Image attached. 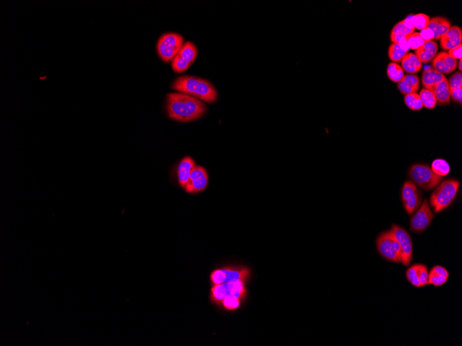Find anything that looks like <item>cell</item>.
Returning a JSON list of instances; mask_svg holds the SVG:
<instances>
[{
  "mask_svg": "<svg viewBox=\"0 0 462 346\" xmlns=\"http://www.w3.org/2000/svg\"><path fill=\"white\" fill-rule=\"evenodd\" d=\"M166 109L168 117L179 122H190L202 118L206 106L202 101L182 93L167 95Z\"/></svg>",
  "mask_w": 462,
  "mask_h": 346,
  "instance_id": "1",
  "label": "cell"
},
{
  "mask_svg": "<svg viewBox=\"0 0 462 346\" xmlns=\"http://www.w3.org/2000/svg\"><path fill=\"white\" fill-rule=\"evenodd\" d=\"M172 88L206 103H214L218 101V93L214 86L206 80L196 76H180L173 82Z\"/></svg>",
  "mask_w": 462,
  "mask_h": 346,
  "instance_id": "2",
  "label": "cell"
},
{
  "mask_svg": "<svg viewBox=\"0 0 462 346\" xmlns=\"http://www.w3.org/2000/svg\"><path fill=\"white\" fill-rule=\"evenodd\" d=\"M459 182L455 179H449L435 187L430 198V203L435 213H439L447 209L457 196Z\"/></svg>",
  "mask_w": 462,
  "mask_h": 346,
  "instance_id": "3",
  "label": "cell"
},
{
  "mask_svg": "<svg viewBox=\"0 0 462 346\" xmlns=\"http://www.w3.org/2000/svg\"><path fill=\"white\" fill-rule=\"evenodd\" d=\"M184 46V37L180 34L167 33L158 38L156 43V52L158 57L164 63H168L174 57Z\"/></svg>",
  "mask_w": 462,
  "mask_h": 346,
  "instance_id": "4",
  "label": "cell"
},
{
  "mask_svg": "<svg viewBox=\"0 0 462 346\" xmlns=\"http://www.w3.org/2000/svg\"><path fill=\"white\" fill-rule=\"evenodd\" d=\"M377 247L379 255L387 261L401 263V248L393 230L381 233L377 239Z\"/></svg>",
  "mask_w": 462,
  "mask_h": 346,
  "instance_id": "5",
  "label": "cell"
},
{
  "mask_svg": "<svg viewBox=\"0 0 462 346\" xmlns=\"http://www.w3.org/2000/svg\"><path fill=\"white\" fill-rule=\"evenodd\" d=\"M409 177L412 181L425 191L435 189L443 179V177L436 175L429 166L423 164L412 166L409 170Z\"/></svg>",
  "mask_w": 462,
  "mask_h": 346,
  "instance_id": "6",
  "label": "cell"
},
{
  "mask_svg": "<svg viewBox=\"0 0 462 346\" xmlns=\"http://www.w3.org/2000/svg\"><path fill=\"white\" fill-rule=\"evenodd\" d=\"M251 277L248 267L244 266H230L215 270L210 276L212 285L233 283L243 281L248 283Z\"/></svg>",
  "mask_w": 462,
  "mask_h": 346,
  "instance_id": "7",
  "label": "cell"
},
{
  "mask_svg": "<svg viewBox=\"0 0 462 346\" xmlns=\"http://www.w3.org/2000/svg\"><path fill=\"white\" fill-rule=\"evenodd\" d=\"M246 283L247 282L240 281L212 285L210 299L218 305L228 296H236L244 301L247 295Z\"/></svg>",
  "mask_w": 462,
  "mask_h": 346,
  "instance_id": "8",
  "label": "cell"
},
{
  "mask_svg": "<svg viewBox=\"0 0 462 346\" xmlns=\"http://www.w3.org/2000/svg\"><path fill=\"white\" fill-rule=\"evenodd\" d=\"M401 200L406 213L413 215L422 203V196L413 181H407L401 190Z\"/></svg>",
  "mask_w": 462,
  "mask_h": 346,
  "instance_id": "9",
  "label": "cell"
},
{
  "mask_svg": "<svg viewBox=\"0 0 462 346\" xmlns=\"http://www.w3.org/2000/svg\"><path fill=\"white\" fill-rule=\"evenodd\" d=\"M198 56V50L191 42L185 43L177 55L172 61V68L175 73L186 71L192 65Z\"/></svg>",
  "mask_w": 462,
  "mask_h": 346,
  "instance_id": "10",
  "label": "cell"
},
{
  "mask_svg": "<svg viewBox=\"0 0 462 346\" xmlns=\"http://www.w3.org/2000/svg\"><path fill=\"white\" fill-rule=\"evenodd\" d=\"M392 230L396 239L399 242L401 248V263L405 267L411 265L413 260V241L408 233L404 228L399 225L393 224Z\"/></svg>",
  "mask_w": 462,
  "mask_h": 346,
  "instance_id": "11",
  "label": "cell"
},
{
  "mask_svg": "<svg viewBox=\"0 0 462 346\" xmlns=\"http://www.w3.org/2000/svg\"><path fill=\"white\" fill-rule=\"evenodd\" d=\"M433 219L434 215L430 207L429 201L425 199L411 217V231L416 233H423L431 225Z\"/></svg>",
  "mask_w": 462,
  "mask_h": 346,
  "instance_id": "12",
  "label": "cell"
},
{
  "mask_svg": "<svg viewBox=\"0 0 462 346\" xmlns=\"http://www.w3.org/2000/svg\"><path fill=\"white\" fill-rule=\"evenodd\" d=\"M208 185V173L204 167L196 166L189 177L184 189L190 194H197L204 191Z\"/></svg>",
  "mask_w": 462,
  "mask_h": 346,
  "instance_id": "13",
  "label": "cell"
},
{
  "mask_svg": "<svg viewBox=\"0 0 462 346\" xmlns=\"http://www.w3.org/2000/svg\"><path fill=\"white\" fill-rule=\"evenodd\" d=\"M457 60L453 59L447 52H441L433 61L434 69L442 74L451 73L457 67Z\"/></svg>",
  "mask_w": 462,
  "mask_h": 346,
  "instance_id": "14",
  "label": "cell"
},
{
  "mask_svg": "<svg viewBox=\"0 0 462 346\" xmlns=\"http://www.w3.org/2000/svg\"><path fill=\"white\" fill-rule=\"evenodd\" d=\"M443 49L451 50L462 43V31L459 27H451L445 36L441 38Z\"/></svg>",
  "mask_w": 462,
  "mask_h": 346,
  "instance_id": "15",
  "label": "cell"
},
{
  "mask_svg": "<svg viewBox=\"0 0 462 346\" xmlns=\"http://www.w3.org/2000/svg\"><path fill=\"white\" fill-rule=\"evenodd\" d=\"M419 79L415 74H407L397 84L398 89L403 95L416 93L419 89Z\"/></svg>",
  "mask_w": 462,
  "mask_h": 346,
  "instance_id": "16",
  "label": "cell"
},
{
  "mask_svg": "<svg viewBox=\"0 0 462 346\" xmlns=\"http://www.w3.org/2000/svg\"><path fill=\"white\" fill-rule=\"evenodd\" d=\"M428 27L433 31L434 39L441 40L451 27V23L445 17H437L430 19Z\"/></svg>",
  "mask_w": 462,
  "mask_h": 346,
  "instance_id": "17",
  "label": "cell"
},
{
  "mask_svg": "<svg viewBox=\"0 0 462 346\" xmlns=\"http://www.w3.org/2000/svg\"><path fill=\"white\" fill-rule=\"evenodd\" d=\"M196 167L193 160L190 157H185L179 164L177 169L178 181L182 187H185L188 183L190 174Z\"/></svg>",
  "mask_w": 462,
  "mask_h": 346,
  "instance_id": "18",
  "label": "cell"
},
{
  "mask_svg": "<svg viewBox=\"0 0 462 346\" xmlns=\"http://www.w3.org/2000/svg\"><path fill=\"white\" fill-rule=\"evenodd\" d=\"M438 51L437 44L434 41L425 42L424 45L416 50L415 55L422 63H429L433 61Z\"/></svg>",
  "mask_w": 462,
  "mask_h": 346,
  "instance_id": "19",
  "label": "cell"
},
{
  "mask_svg": "<svg viewBox=\"0 0 462 346\" xmlns=\"http://www.w3.org/2000/svg\"><path fill=\"white\" fill-rule=\"evenodd\" d=\"M443 74L439 73L435 69H428L423 71L422 75V85L424 89L433 91L434 88L441 83L445 79Z\"/></svg>",
  "mask_w": 462,
  "mask_h": 346,
  "instance_id": "20",
  "label": "cell"
},
{
  "mask_svg": "<svg viewBox=\"0 0 462 346\" xmlns=\"http://www.w3.org/2000/svg\"><path fill=\"white\" fill-rule=\"evenodd\" d=\"M435 94L437 103L440 105H446L450 103L451 100V90H450L449 81L445 78L441 83L438 84L433 91Z\"/></svg>",
  "mask_w": 462,
  "mask_h": 346,
  "instance_id": "21",
  "label": "cell"
},
{
  "mask_svg": "<svg viewBox=\"0 0 462 346\" xmlns=\"http://www.w3.org/2000/svg\"><path fill=\"white\" fill-rule=\"evenodd\" d=\"M422 64L417 56L412 53H407L401 61L402 69L403 71H406L407 74L418 73L422 67Z\"/></svg>",
  "mask_w": 462,
  "mask_h": 346,
  "instance_id": "22",
  "label": "cell"
},
{
  "mask_svg": "<svg viewBox=\"0 0 462 346\" xmlns=\"http://www.w3.org/2000/svg\"><path fill=\"white\" fill-rule=\"evenodd\" d=\"M387 74L389 79L394 83H399L404 77V71L397 63H389L387 68Z\"/></svg>",
  "mask_w": 462,
  "mask_h": 346,
  "instance_id": "23",
  "label": "cell"
},
{
  "mask_svg": "<svg viewBox=\"0 0 462 346\" xmlns=\"http://www.w3.org/2000/svg\"><path fill=\"white\" fill-rule=\"evenodd\" d=\"M419 96L423 107L427 109H433L437 105V99L435 94L431 90L423 89L420 91Z\"/></svg>",
  "mask_w": 462,
  "mask_h": 346,
  "instance_id": "24",
  "label": "cell"
},
{
  "mask_svg": "<svg viewBox=\"0 0 462 346\" xmlns=\"http://www.w3.org/2000/svg\"><path fill=\"white\" fill-rule=\"evenodd\" d=\"M431 169L436 175L443 177L449 175L450 166L449 163L443 159H436L432 163Z\"/></svg>",
  "mask_w": 462,
  "mask_h": 346,
  "instance_id": "25",
  "label": "cell"
},
{
  "mask_svg": "<svg viewBox=\"0 0 462 346\" xmlns=\"http://www.w3.org/2000/svg\"><path fill=\"white\" fill-rule=\"evenodd\" d=\"M243 300L236 296H228L223 299L220 305L228 311H235L240 307Z\"/></svg>",
  "mask_w": 462,
  "mask_h": 346,
  "instance_id": "26",
  "label": "cell"
},
{
  "mask_svg": "<svg viewBox=\"0 0 462 346\" xmlns=\"http://www.w3.org/2000/svg\"><path fill=\"white\" fill-rule=\"evenodd\" d=\"M404 102L407 107L413 111H419L423 107L420 96L417 93L405 95Z\"/></svg>",
  "mask_w": 462,
  "mask_h": 346,
  "instance_id": "27",
  "label": "cell"
},
{
  "mask_svg": "<svg viewBox=\"0 0 462 346\" xmlns=\"http://www.w3.org/2000/svg\"><path fill=\"white\" fill-rule=\"evenodd\" d=\"M407 52L403 51L397 44L393 43L389 46L388 56L393 63H398L402 61L403 57L406 55Z\"/></svg>",
  "mask_w": 462,
  "mask_h": 346,
  "instance_id": "28",
  "label": "cell"
},
{
  "mask_svg": "<svg viewBox=\"0 0 462 346\" xmlns=\"http://www.w3.org/2000/svg\"><path fill=\"white\" fill-rule=\"evenodd\" d=\"M414 27L415 29L422 31L428 27L430 22V17L425 14L419 13L417 15H413L412 17Z\"/></svg>",
  "mask_w": 462,
  "mask_h": 346,
  "instance_id": "29",
  "label": "cell"
},
{
  "mask_svg": "<svg viewBox=\"0 0 462 346\" xmlns=\"http://www.w3.org/2000/svg\"><path fill=\"white\" fill-rule=\"evenodd\" d=\"M419 264H415L409 267L406 271V278L407 281L413 286L417 287H421L419 279Z\"/></svg>",
  "mask_w": 462,
  "mask_h": 346,
  "instance_id": "30",
  "label": "cell"
},
{
  "mask_svg": "<svg viewBox=\"0 0 462 346\" xmlns=\"http://www.w3.org/2000/svg\"><path fill=\"white\" fill-rule=\"evenodd\" d=\"M414 33H415V31L408 29L402 21L399 22L394 27L392 30L390 36L398 35L401 36V37H407Z\"/></svg>",
  "mask_w": 462,
  "mask_h": 346,
  "instance_id": "31",
  "label": "cell"
},
{
  "mask_svg": "<svg viewBox=\"0 0 462 346\" xmlns=\"http://www.w3.org/2000/svg\"><path fill=\"white\" fill-rule=\"evenodd\" d=\"M406 40L409 45L410 49L413 50L419 49L425 43L419 33H414L407 36Z\"/></svg>",
  "mask_w": 462,
  "mask_h": 346,
  "instance_id": "32",
  "label": "cell"
},
{
  "mask_svg": "<svg viewBox=\"0 0 462 346\" xmlns=\"http://www.w3.org/2000/svg\"><path fill=\"white\" fill-rule=\"evenodd\" d=\"M448 281V278L443 277V276L437 275L433 272H430L429 275V281H428V285H433L434 286H441L445 285Z\"/></svg>",
  "mask_w": 462,
  "mask_h": 346,
  "instance_id": "33",
  "label": "cell"
},
{
  "mask_svg": "<svg viewBox=\"0 0 462 346\" xmlns=\"http://www.w3.org/2000/svg\"><path fill=\"white\" fill-rule=\"evenodd\" d=\"M429 270H428L427 266L423 265V264H419V279L421 287L428 285V281H429Z\"/></svg>",
  "mask_w": 462,
  "mask_h": 346,
  "instance_id": "34",
  "label": "cell"
},
{
  "mask_svg": "<svg viewBox=\"0 0 462 346\" xmlns=\"http://www.w3.org/2000/svg\"><path fill=\"white\" fill-rule=\"evenodd\" d=\"M450 90L462 88V75L461 73H456L452 75L449 81Z\"/></svg>",
  "mask_w": 462,
  "mask_h": 346,
  "instance_id": "35",
  "label": "cell"
},
{
  "mask_svg": "<svg viewBox=\"0 0 462 346\" xmlns=\"http://www.w3.org/2000/svg\"><path fill=\"white\" fill-rule=\"evenodd\" d=\"M449 55L453 59L457 60L461 59L462 57V45L458 46L449 50Z\"/></svg>",
  "mask_w": 462,
  "mask_h": 346,
  "instance_id": "36",
  "label": "cell"
},
{
  "mask_svg": "<svg viewBox=\"0 0 462 346\" xmlns=\"http://www.w3.org/2000/svg\"><path fill=\"white\" fill-rule=\"evenodd\" d=\"M420 35L425 42L431 41L434 39V33L429 27L425 28L420 32Z\"/></svg>",
  "mask_w": 462,
  "mask_h": 346,
  "instance_id": "37",
  "label": "cell"
},
{
  "mask_svg": "<svg viewBox=\"0 0 462 346\" xmlns=\"http://www.w3.org/2000/svg\"><path fill=\"white\" fill-rule=\"evenodd\" d=\"M451 98L456 103L461 104L462 102V88L451 90Z\"/></svg>",
  "mask_w": 462,
  "mask_h": 346,
  "instance_id": "38",
  "label": "cell"
},
{
  "mask_svg": "<svg viewBox=\"0 0 462 346\" xmlns=\"http://www.w3.org/2000/svg\"><path fill=\"white\" fill-rule=\"evenodd\" d=\"M431 271L437 274V275L443 276V277H447L448 278V279H449V272H448L447 270L445 269V268L442 267V266H434V267L432 268Z\"/></svg>",
  "mask_w": 462,
  "mask_h": 346,
  "instance_id": "39",
  "label": "cell"
},
{
  "mask_svg": "<svg viewBox=\"0 0 462 346\" xmlns=\"http://www.w3.org/2000/svg\"><path fill=\"white\" fill-rule=\"evenodd\" d=\"M397 45H399L403 51L407 52L410 50L409 45L408 43H407L406 37L401 38L400 41H399V43H397Z\"/></svg>",
  "mask_w": 462,
  "mask_h": 346,
  "instance_id": "40",
  "label": "cell"
},
{
  "mask_svg": "<svg viewBox=\"0 0 462 346\" xmlns=\"http://www.w3.org/2000/svg\"><path fill=\"white\" fill-rule=\"evenodd\" d=\"M459 69L460 70V71H461V59L459 60Z\"/></svg>",
  "mask_w": 462,
  "mask_h": 346,
  "instance_id": "41",
  "label": "cell"
}]
</instances>
